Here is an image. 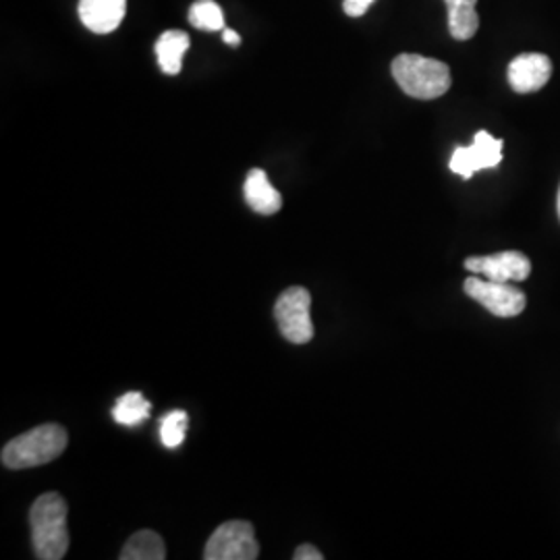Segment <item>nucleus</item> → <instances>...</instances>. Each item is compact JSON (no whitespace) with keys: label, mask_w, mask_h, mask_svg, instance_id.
Listing matches in <instances>:
<instances>
[{"label":"nucleus","mask_w":560,"mask_h":560,"mask_svg":"<svg viewBox=\"0 0 560 560\" xmlns=\"http://www.w3.org/2000/svg\"><path fill=\"white\" fill-rule=\"evenodd\" d=\"M67 502L57 494H42L30 511L32 544L40 560H60L69 550V527H67Z\"/></svg>","instance_id":"obj_1"},{"label":"nucleus","mask_w":560,"mask_h":560,"mask_svg":"<svg viewBox=\"0 0 560 560\" xmlns=\"http://www.w3.org/2000/svg\"><path fill=\"white\" fill-rule=\"evenodd\" d=\"M393 78L400 90L418 101L441 98L451 90V69L446 62L421 55H399L393 60Z\"/></svg>","instance_id":"obj_2"},{"label":"nucleus","mask_w":560,"mask_h":560,"mask_svg":"<svg viewBox=\"0 0 560 560\" xmlns=\"http://www.w3.org/2000/svg\"><path fill=\"white\" fill-rule=\"evenodd\" d=\"M67 430L59 423H44L18 439L9 442L2 448V465L9 469H30L46 465L60 457L67 448Z\"/></svg>","instance_id":"obj_3"},{"label":"nucleus","mask_w":560,"mask_h":560,"mask_svg":"<svg viewBox=\"0 0 560 560\" xmlns=\"http://www.w3.org/2000/svg\"><path fill=\"white\" fill-rule=\"evenodd\" d=\"M260 544L254 525L247 521H226L210 536L203 550L206 560H256Z\"/></svg>","instance_id":"obj_4"},{"label":"nucleus","mask_w":560,"mask_h":560,"mask_svg":"<svg viewBox=\"0 0 560 560\" xmlns=\"http://www.w3.org/2000/svg\"><path fill=\"white\" fill-rule=\"evenodd\" d=\"M312 295L305 287H289L280 293L275 305V318L279 324L282 337L289 342L303 345L314 337V324H312Z\"/></svg>","instance_id":"obj_5"},{"label":"nucleus","mask_w":560,"mask_h":560,"mask_svg":"<svg viewBox=\"0 0 560 560\" xmlns=\"http://www.w3.org/2000/svg\"><path fill=\"white\" fill-rule=\"evenodd\" d=\"M463 289L497 318H515L527 305L525 293L520 287H513V282H494L480 279V275H471L463 282Z\"/></svg>","instance_id":"obj_6"},{"label":"nucleus","mask_w":560,"mask_h":560,"mask_svg":"<svg viewBox=\"0 0 560 560\" xmlns=\"http://www.w3.org/2000/svg\"><path fill=\"white\" fill-rule=\"evenodd\" d=\"M504 141L492 138L488 131H478L474 143L457 148L451 156V171L463 179H471L478 171L494 168L502 162Z\"/></svg>","instance_id":"obj_7"},{"label":"nucleus","mask_w":560,"mask_h":560,"mask_svg":"<svg viewBox=\"0 0 560 560\" xmlns=\"http://www.w3.org/2000/svg\"><path fill=\"white\" fill-rule=\"evenodd\" d=\"M465 270L494 282H523L532 275V261L521 252H501L483 258H467Z\"/></svg>","instance_id":"obj_8"},{"label":"nucleus","mask_w":560,"mask_h":560,"mask_svg":"<svg viewBox=\"0 0 560 560\" xmlns=\"http://www.w3.org/2000/svg\"><path fill=\"white\" fill-rule=\"evenodd\" d=\"M506 75L517 94H534L552 78V60L540 52H525L509 62Z\"/></svg>","instance_id":"obj_9"},{"label":"nucleus","mask_w":560,"mask_h":560,"mask_svg":"<svg viewBox=\"0 0 560 560\" xmlns=\"http://www.w3.org/2000/svg\"><path fill=\"white\" fill-rule=\"evenodd\" d=\"M127 13V0H80V20L94 34H110Z\"/></svg>","instance_id":"obj_10"},{"label":"nucleus","mask_w":560,"mask_h":560,"mask_svg":"<svg viewBox=\"0 0 560 560\" xmlns=\"http://www.w3.org/2000/svg\"><path fill=\"white\" fill-rule=\"evenodd\" d=\"M243 194H245L247 206L261 217H272L282 208V198H280L279 191L275 189V185L268 180L261 168H252L247 173Z\"/></svg>","instance_id":"obj_11"},{"label":"nucleus","mask_w":560,"mask_h":560,"mask_svg":"<svg viewBox=\"0 0 560 560\" xmlns=\"http://www.w3.org/2000/svg\"><path fill=\"white\" fill-rule=\"evenodd\" d=\"M448 11V32L455 40H471L480 30V18L476 11L478 0H444Z\"/></svg>","instance_id":"obj_12"},{"label":"nucleus","mask_w":560,"mask_h":560,"mask_svg":"<svg viewBox=\"0 0 560 560\" xmlns=\"http://www.w3.org/2000/svg\"><path fill=\"white\" fill-rule=\"evenodd\" d=\"M191 40L180 30L164 32L156 42V57L161 62V69L166 75H179L183 69V57L189 50Z\"/></svg>","instance_id":"obj_13"},{"label":"nucleus","mask_w":560,"mask_h":560,"mask_svg":"<svg viewBox=\"0 0 560 560\" xmlns=\"http://www.w3.org/2000/svg\"><path fill=\"white\" fill-rule=\"evenodd\" d=\"M166 559V548L164 541L156 532L141 529L133 534L129 541L125 544L120 560H164Z\"/></svg>","instance_id":"obj_14"},{"label":"nucleus","mask_w":560,"mask_h":560,"mask_svg":"<svg viewBox=\"0 0 560 560\" xmlns=\"http://www.w3.org/2000/svg\"><path fill=\"white\" fill-rule=\"evenodd\" d=\"M150 411H152V402L141 393H127L117 400L113 409V418L120 425H138L150 418Z\"/></svg>","instance_id":"obj_15"},{"label":"nucleus","mask_w":560,"mask_h":560,"mask_svg":"<svg viewBox=\"0 0 560 560\" xmlns=\"http://www.w3.org/2000/svg\"><path fill=\"white\" fill-rule=\"evenodd\" d=\"M189 23L203 32H222L224 13L214 0H198L189 9Z\"/></svg>","instance_id":"obj_16"},{"label":"nucleus","mask_w":560,"mask_h":560,"mask_svg":"<svg viewBox=\"0 0 560 560\" xmlns=\"http://www.w3.org/2000/svg\"><path fill=\"white\" fill-rule=\"evenodd\" d=\"M187 432V413L185 411H173L162 418L161 441L166 448H177L185 441Z\"/></svg>","instance_id":"obj_17"},{"label":"nucleus","mask_w":560,"mask_h":560,"mask_svg":"<svg viewBox=\"0 0 560 560\" xmlns=\"http://www.w3.org/2000/svg\"><path fill=\"white\" fill-rule=\"evenodd\" d=\"M374 4V0H345L342 9L349 18H361Z\"/></svg>","instance_id":"obj_18"},{"label":"nucleus","mask_w":560,"mask_h":560,"mask_svg":"<svg viewBox=\"0 0 560 560\" xmlns=\"http://www.w3.org/2000/svg\"><path fill=\"white\" fill-rule=\"evenodd\" d=\"M293 559L295 560H322L324 559V555H322L320 550L316 548V546H312V544H303L300 546L298 550H295V555H293Z\"/></svg>","instance_id":"obj_19"},{"label":"nucleus","mask_w":560,"mask_h":560,"mask_svg":"<svg viewBox=\"0 0 560 560\" xmlns=\"http://www.w3.org/2000/svg\"><path fill=\"white\" fill-rule=\"evenodd\" d=\"M222 40L226 42L229 46H240L241 36L235 32V30H229V27H224L222 30Z\"/></svg>","instance_id":"obj_20"},{"label":"nucleus","mask_w":560,"mask_h":560,"mask_svg":"<svg viewBox=\"0 0 560 560\" xmlns=\"http://www.w3.org/2000/svg\"><path fill=\"white\" fill-rule=\"evenodd\" d=\"M557 210H559V219H560V187H559V196H557Z\"/></svg>","instance_id":"obj_21"}]
</instances>
